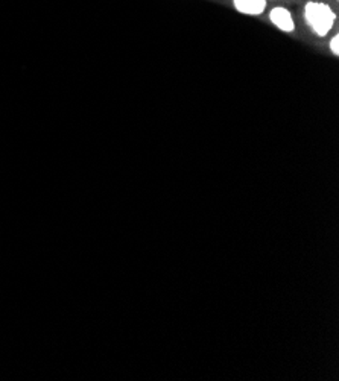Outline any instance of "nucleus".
<instances>
[{"label":"nucleus","mask_w":339,"mask_h":381,"mask_svg":"<svg viewBox=\"0 0 339 381\" xmlns=\"http://www.w3.org/2000/svg\"><path fill=\"white\" fill-rule=\"evenodd\" d=\"M304 17H306V20L312 26V29L321 37L326 36V33L333 28L335 14L330 10V6L324 3H308L306 8H304Z\"/></svg>","instance_id":"obj_1"},{"label":"nucleus","mask_w":339,"mask_h":381,"mask_svg":"<svg viewBox=\"0 0 339 381\" xmlns=\"http://www.w3.org/2000/svg\"><path fill=\"white\" fill-rule=\"evenodd\" d=\"M271 20H273L276 26L282 31L291 32L295 29L292 15L289 11L285 10V8H274V10L271 11Z\"/></svg>","instance_id":"obj_2"},{"label":"nucleus","mask_w":339,"mask_h":381,"mask_svg":"<svg viewBox=\"0 0 339 381\" xmlns=\"http://www.w3.org/2000/svg\"><path fill=\"white\" fill-rule=\"evenodd\" d=\"M236 10L242 14L259 15L264 13L266 6V0H234Z\"/></svg>","instance_id":"obj_3"},{"label":"nucleus","mask_w":339,"mask_h":381,"mask_svg":"<svg viewBox=\"0 0 339 381\" xmlns=\"http://www.w3.org/2000/svg\"><path fill=\"white\" fill-rule=\"evenodd\" d=\"M330 50H332L335 55L339 54V37L338 36H335L332 38V41H330Z\"/></svg>","instance_id":"obj_4"}]
</instances>
